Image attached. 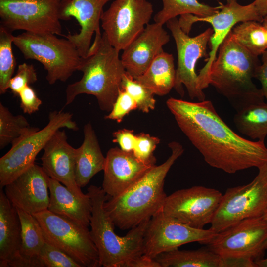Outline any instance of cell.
Returning <instances> with one entry per match:
<instances>
[{
    "instance_id": "6da1fadb",
    "label": "cell",
    "mask_w": 267,
    "mask_h": 267,
    "mask_svg": "<svg viewBox=\"0 0 267 267\" xmlns=\"http://www.w3.org/2000/svg\"><path fill=\"white\" fill-rule=\"evenodd\" d=\"M167 107L183 133L210 166L229 174L267 164L264 142L240 136L223 121L210 100L171 97Z\"/></svg>"
},
{
    "instance_id": "7a4b0ae2",
    "label": "cell",
    "mask_w": 267,
    "mask_h": 267,
    "mask_svg": "<svg viewBox=\"0 0 267 267\" xmlns=\"http://www.w3.org/2000/svg\"><path fill=\"white\" fill-rule=\"evenodd\" d=\"M168 146L172 153L166 161L154 166L121 194L105 201L104 207L115 226L121 230L130 229L163 209L167 196L164 190L165 178L184 152L178 142H171Z\"/></svg>"
},
{
    "instance_id": "3957f363",
    "label": "cell",
    "mask_w": 267,
    "mask_h": 267,
    "mask_svg": "<svg viewBox=\"0 0 267 267\" xmlns=\"http://www.w3.org/2000/svg\"><path fill=\"white\" fill-rule=\"evenodd\" d=\"M119 51L109 43L105 33L95 38L86 57H81L78 71L81 79L68 85L65 90V104H71L80 94L94 96L101 110L110 112L122 89L126 72Z\"/></svg>"
},
{
    "instance_id": "277c9868",
    "label": "cell",
    "mask_w": 267,
    "mask_h": 267,
    "mask_svg": "<svg viewBox=\"0 0 267 267\" xmlns=\"http://www.w3.org/2000/svg\"><path fill=\"white\" fill-rule=\"evenodd\" d=\"M258 56L238 43L231 31L219 48L207 80L237 111L247 105L264 101L261 89L253 82Z\"/></svg>"
},
{
    "instance_id": "5b68a950",
    "label": "cell",
    "mask_w": 267,
    "mask_h": 267,
    "mask_svg": "<svg viewBox=\"0 0 267 267\" xmlns=\"http://www.w3.org/2000/svg\"><path fill=\"white\" fill-rule=\"evenodd\" d=\"M92 202L90 234L98 252L101 266L122 267L131 259L143 254V241L149 219L118 235L104 204L108 196L100 187L90 185L87 192Z\"/></svg>"
},
{
    "instance_id": "8992f818",
    "label": "cell",
    "mask_w": 267,
    "mask_h": 267,
    "mask_svg": "<svg viewBox=\"0 0 267 267\" xmlns=\"http://www.w3.org/2000/svg\"><path fill=\"white\" fill-rule=\"evenodd\" d=\"M51 33L25 32L14 36L13 44L26 59L40 62L47 71L46 79L52 85L66 82L76 71L81 57L69 39L59 38Z\"/></svg>"
},
{
    "instance_id": "52a82bcc",
    "label": "cell",
    "mask_w": 267,
    "mask_h": 267,
    "mask_svg": "<svg viewBox=\"0 0 267 267\" xmlns=\"http://www.w3.org/2000/svg\"><path fill=\"white\" fill-rule=\"evenodd\" d=\"M71 0H0V25L36 34L62 35Z\"/></svg>"
},
{
    "instance_id": "ba28073f",
    "label": "cell",
    "mask_w": 267,
    "mask_h": 267,
    "mask_svg": "<svg viewBox=\"0 0 267 267\" xmlns=\"http://www.w3.org/2000/svg\"><path fill=\"white\" fill-rule=\"evenodd\" d=\"M33 215L41 225L46 242L69 255L81 267L101 266L89 227L48 209Z\"/></svg>"
},
{
    "instance_id": "9c48e42d",
    "label": "cell",
    "mask_w": 267,
    "mask_h": 267,
    "mask_svg": "<svg viewBox=\"0 0 267 267\" xmlns=\"http://www.w3.org/2000/svg\"><path fill=\"white\" fill-rule=\"evenodd\" d=\"M267 208V164L249 183L228 188L211 222L217 233L246 219L262 217Z\"/></svg>"
},
{
    "instance_id": "30bf717a",
    "label": "cell",
    "mask_w": 267,
    "mask_h": 267,
    "mask_svg": "<svg viewBox=\"0 0 267 267\" xmlns=\"http://www.w3.org/2000/svg\"><path fill=\"white\" fill-rule=\"evenodd\" d=\"M70 112L54 110L48 114V122L43 129L32 133L11 145L0 158V187L3 188L33 165L37 155L59 129L78 130Z\"/></svg>"
},
{
    "instance_id": "8fae6325",
    "label": "cell",
    "mask_w": 267,
    "mask_h": 267,
    "mask_svg": "<svg viewBox=\"0 0 267 267\" xmlns=\"http://www.w3.org/2000/svg\"><path fill=\"white\" fill-rule=\"evenodd\" d=\"M263 17L259 13L254 2L246 5L239 4L236 0L227 2L217 13L204 17H200L191 14L180 16L178 20L181 29L188 34L192 25L197 22H205L211 25L213 33L209 44L210 51L208 57L205 59L204 66L198 74V83L199 89L203 90L209 85L207 83L208 75L213 63L216 58L219 48L232 29L237 23L254 20L262 23Z\"/></svg>"
},
{
    "instance_id": "7c38bea8",
    "label": "cell",
    "mask_w": 267,
    "mask_h": 267,
    "mask_svg": "<svg viewBox=\"0 0 267 267\" xmlns=\"http://www.w3.org/2000/svg\"><path fill=\"white\" fill-rule=\"evenodd\" d=\"M267 223L263 217L244 219L217 232L205 245L224 259L254 262L263 258Z\"/></svg>"
},
{
    "instance_id": "4fadbf2b",
    "label": "cell",
    "mask_w": 267,
    "mask_h": 267,
    "mask_svg": "<svg viewBox=\"0 0 267 267\" xmlns=\"http://www.w3.org/2000/svg\"><path fill=\"white\" fill-rule=\"evenodd\" d=\"M166 24L175 40L178 54L174 88L182 97L184 85L191 99L205 100V95L198 86L195 67L200 58L208 57L207 47L213 33V29L208 28L200 34L191 37L181 29L177 17L170 19Z\"/></svg>"
},
{
    "instance_id": "5bb4252c",
    "label": "cell",
    "mask_w": 267,
    "mask_h": 267,
    "mask_svg": "<svg viewBox=\"0 0 267 267\" xmlns=\"http://www.w3.org/2000/svg\"><path fill=\"white\" fill-rule=\"evenodd\" d=\"M153 11L147 0H115L101 18L109 43L118 51L124 50L144 30Z\"/></svg>"
},
{
    "instance_id": "9a60e30c",
    "label": "cell",
    "mask_w": 267,
    "mask_h": 267,
    "mask_svg": "<svg viewBox=\"0 0 267 267\" xmlns=\"http://www.w3.org/2000/svg\"><path fill=\"white\" fill-rule=\"evenodd\" d=\"M214 231L188 226L166 215L161 209L149 220L143 241V254L155 259L159 255L191 242L205 244Z\"/></svg>"
},
{
    "instance_id": "2e32d148",
    "label": "cell",
    "mask_w": 267,
    "mask_h": 267,
    "mask_svg": "<svg viewBox=\"0 0 267 267\" xmlns=\"http://www.w3.org/2000/svg\"><path fill=\"white\" fill-rule=\"evenodd\" d=\"M222 196L218 190L194 186L178 190L167 196L162 210L182 223L203 229L211 223Z\"/></svg>"
},
{
    "instance_id": "e0dca14e",
    "label": "cell",
    "mask_w": 267,
    "mask_h": 267,
    "mask_svg": "<svg viewBox=\"0 0 267 267\" xmlns=\"http://www.w3.org/2000/svg\"><path fill=\"white\" fill-rule=\"evenodd\" d=\"M49 179L42 167L34 164L6 185L4 192L16 208L33 215L48 209Z\"/></svg>"
},
{
    "instance_id": "ac0fdd59",
    "label": "cell",
    "mask_w": 267,
    "mask_h": 267,
    "mask_svg": "<svg viewBox=\"0 0 267 267\" xmlns=\"http://www.w3.org/2000/svg\"><path fill=\"white\" fill-rule=\"evenodd\" d=\"M58 130L48 141L41 158L42 167L48 176L67 187L79 198L88 196L78 185L75 176L76 148L67 141L64 130Z\"/></svg>"
},
{
    "instance_id": "d6986e66",
    "label": "cell",
    "mask_w": 267,
    "mask_h": 267,
    "mask_svg": "<svg viewBox=\"0 0 267 267\" xmlns=\"http://www.w3.org/2000/svg\"><path fill=\"white\" fill-rule=\"evenodd\" d=\"M155 165L141 161L133 152L110 148L105 157L102 188L110 197L121 194L142 178Z\"/></svg>"
},
{
    "instance_id": "ffe728a7",
    "label": "cell",
    "mask_w": 267,
    "mask_h": 267,
    "mask_svg": "<svg viewBox=\"0 0 267 267\" xmlns=\"http://www.w3.org/2000/svg\"><path fill=\"white\" fill-rule=\"evenodd\" d=\"M163 25L148 24L124 50L121 59L126 71L134 79L143 74L170 41Z\"/></svg>"
},
{
    "instance_id": "44dd1931",
    "label": "cell",
    "mask_w": 267,
    "mask_h": 267,
    "mask_svg": "<svg viewBox=\"0 0 267 267\" xmlns=\"http://www.w3.org/2000/svg\"><path fill=\"white\" fill-rule=\"evenodd\" d=\"M111 0H71L68 10L69 18L75 17L81 28L78 33L64 37L72 42L81 57H86L91 46L93 35L102 36L100 29L104 6Z\"/></svg>"
},
{
    "instance_id": "7402d4cb",
    "label": "cell",
    "mask_w": 267,
    "mask_h": 267,
    "mask_svg": "<svg viewBox=\"0 0 267 267\" xmlns=\"http://www.w3.org/2000/svg\"><path fill=\"white\" fill-rule=\"evenodd\" d=\"M49 190L48 210L84 226L89 227L90 225L92 202L88 193L86 197L79 198L61 183L50 178Z\"/></svg>"
},
{
    "instance_id": "603a6c76",
    "label": "cell",
    "mask_w": 267,
    "mask_h": 267,
    "mask_svg": "<svg viewBox=\"0 0 267 267\" xmlns=\"http://www.w3.org/2000/svg\"><path fill=\"white\" fill-rule=\"evenodd\" d=\"M0 190V267H8L18 254L21 243V224L17 209Z\"/></svg>"
},
{
    "instance_id": "cb8c5ba5",
    "label": "cell",
    "mask_w": 267,
    "mask_h": 267,
    "mask_svg": "<svg viewBox=\"0 0 267 267\" xmlns=\"http://www.w3.org/2000/svg\"><path fill=\"white\" fill-rule=\"evenodd\" d=\"M83 132V142L76 148V180L80 188L86 186L94 175L103 170L105 162V157L90 122L84 125Z\"/></svg>"
},
{
    "instance_id": "d4e9b609",
    "label": "cell",
    "mask_w": 267,
    "mask_h": 267,
    "mask_svg": "<svg viewBox=\"0 0 267 267\" xmlns=\"http://www.w3.org/2000/svg\"><path fill=\"white\" fill-rule=\"evenodd\" d=\"M17 210L21 224V246L8 267H42L38 255L45 241L41 225L33 214Z\"/></svg>"
},
{
    "instance_id": "484cf974",
    "label": "cell",
    "mask_w": 267,
    "mask_h": 267,
    "mask_svg": "<svg viewBox=\"0 0 267 267\" xmlns=\"http://www.w3.org/2000/svg\"><path fill=\"white\" fill-rule=\"evenodd\" d=\"M176 73L173 55L163 51L156 57L146 71L135 79L154 94L163 96L174 88Z\"/></svg>"
},
{
    "instance_id": "4316f807",
    "label": "cell",
    "mask_w": 267,
    "mask_h": 267,
    "mask_svg": "<svg viewBox=\"0 0 267 267\" xmlns=\"http://www.w3.org/2000/svg\"><path fill=\"white\" fill-rule=\"evenodd\" d=\"M161 267H223L222 259L207 247L197 250L178 249L155 258Z\"/></svg>"
},
{
    "instance_id": "83f0119b",
    "label": "cell",
    "mask_w": 267,
    "mask_h": 267,
    "mask_svg": "<svg viewBox=\"0 0 267 267\" xmlns=\"http://www.w3.org/2000/svg\"><path fill=\"white\" fill-rule=\"evenodd\" d=\"M233 122L240 133L264 142L267 135V102L260 101L242 107L237 111Z\"/></svg>"
},
{
    "instance_id": "f1b7e54d",
    "label": "cell",
    "mask_w": 267,
    "mask_h": 267,
    "mask_svg": "<svg viewBox=\"0 0 267 267\" xmlns=\"http://www.w3.org/2000/svg\"><path fill=\"white\" fill-rule=\"evenodd\" d=\"M30 125L22 115H14L0 102V149L11 145L24 137L39 130Z\"/></svg>"
},
{
    "instance_id": "f546056e",
    "label": "cell",
    "mask_w": 267,
    "mask_h": 267,
    "mask_svg": "<svg viewBox=\"0 0 267 267\" xmlns=\"http://www.w3.org/2000/svg\"><path fill=\"white\" fill-rule=\"evenodd\" d=\"M163 7L154 16V22L164 25L177 16L191 14L204 17L215 14L222 7H212L199 2L198 0H161Z\"/></svg>"
},
{
    "instance_id": "4dcf8cb0",
    "label": "cell",
    "mask_w": 267,
    "mask_h": 267,
    "mask_svg": "<svg viewBox=\"0 0 267 267\" xmlns=\"http://www.w3.org/2000/svg\"><path fill=\"white\" fill-rule=\"evenodd\" d=\"M261 23L248 20L236 25L231 34L233 39L252 54L259 56L267 49L265 30Z\"/></svg>"
},
{
    "instance_id": "1f68e13d",
    "label": "cell",
    "mask_w": 267,
    "mask_h": 267,
    "mask_svg": "<svg viewBox=\"0 0 267 267\" xmlns=\"http://www.w3.org/2000/svg\"><path fill=\"white\" fill-rule=\"evenodd\" d=\"M14 35L12 32L0 25V94L5 93L13 77L16 62L12 52Z\"/></svg>"
},
{
    "instance_id": "d6a6232c",
    "label": "cell",
    "mask_w": 267,
    "mask_h": 267,
    "mask_svg": "<svg viewBox=\"0 0 267 267\" xmlns=\"http://www.w3.org/2000/svg\"><path fill=\"white\" fill-rule=\"evenodd\" d=\"M122 89L134 98L139 110L148 113L155 108L156 100L154 93L127 72L123 76Z\"/></svg>"
},
{
    "instance_id": "836d02e7",
    "label": "cell",
    "mask_w": 267,
    "mask_h": 267,
    "mask_svg": "<svg viewBox=\"0 0 267 267\" xmlns=\"http://www.w3.org/2000/svg\"><path fill=\"white\" fill-rule=\"evenodd\" d=\"M38 258L42 267H81L69 255L46 241Z\"/></svg>"
},
{
    "instance_id": "e575fe53",
    "label": "cell",
    "mask_w": 267,
    "mask_h": 267,
    "mask_svg": "<svg viewBox=\"0 0 267 267\" xmlns=\"http://www.w3.org/2000/svg\"><path fill=\"white\" fill-rule=\"evenodd\" d=\"M136 137L133 151L135 156L142 162L155 165L156 159L153 152L160 143V139L143 133L136 134Z\"/></svg>"
},
{
    "instance_id": "d590c367",
    "label": "cell",
    "mask_w": 267,
    "mask_h": 267,
    "mask_svg": "<svg viewBox=\"0 0 267 267\" xmlns=\"http://www.w3.org/2000/svg\"><path fill=\"white\" fill-rule=\"evenodd\" d=\"M37 79L34 65L23 63L18 65L16 74L9 81L8 88L14 95H18L26 86L35 83Z\"/></svg>"
},
{
    "instance_id": "8d00e7d4",
    "label": "cell",
    "mask_w": 267,
    "mask_h": 267,
    "mask_svg": "<svg viewBox=\"0 0 267 267\" xmlns=\"http://www.w3.org/2000/svg\"><path fill=\"white\" fill-rule=\"evenodd\" d=\"M136 109L137 106L135 101L127 92L121 89L112 110L104 118L105 119L115 120L120 123L126 115Z\"/></svg>"
},
{
    "instance_id": "74e56055",
    "label": "cell",
    "mask_w": 267,
    "mask_h": 267,
    "mask_svg": "<svg viewBox=\"0 0 267 267\" xmlns=\"http://www.w3.org/2000/svg\"><path fill=\"white\" fill-rule=\"evenodd\" d=\"M20 107L24 113L32 114L39 110L42 104L34 89L30 85L26 86L18 94Z\"/></svg>"
},
{
    "instance_id": "f35d334b",
    "label": "cell",
    "mask_w": 267,
    "mask_h": 267,
    "mask_svg": "<svg viewBox=\"0 0 267 267\" xmlns=\"http://www.w3.org/2000/svg\"><path fill=\"white\" fill-rule=\"evenodd\" d=\"M112 135L114 138L112 141L118 143L122 150L126 152L133 151L136 139L134 130L120 129L113 132Z\"/></svg>"
},
{
    "instance_id": "ab89813d",
    "label": "cell",
    "mask_w": 267,
    "mask_h": 267,
    "mask_svg": "<svg viewBox=\"0 0 267 267\" xmlns=\"http://www.w3.org/2000/svg\"><path fill=\"white\" fill-rule=\"evenodd\" d=\"M261 55L262 64L258 67L254 78L260 81L262 86L261 90L267 102V49Z\"/></svg>"
},
{
    "instance_id": "60d3db41",
    "label": "cell",
    "mask_w": 267,
    "mask_h": 267,
    "mask_svg": "<svg viewBox=\"0 0 267 267\" xmlns=\"http://www.w3.org/2000/svg\"><path fill=\"white\" fill-rule=\"evenodd\" d=\"M122 267H161V266L155 259L142 254L128 261Z\"/></svg>"
},
{
    "instance_id": "b9f144b4",
    "label": "cell",
    "mask_w": 267,
    "mask_h": 267,
    "mask_svg": "<svg viewBox=\"0 0 267 267\" xmlns=\"http://www.w3.org/2000/svg\"><path fill=\"white\" fill-rule=\"evenodd\" d=\"M253 2L262 16L267 15V0H255Z\"/></svg>"
},
{
    "instance_id": "7bdbcfd3",
    "label": "cell",
    "mask_w": 267,
    "mask_h": 267,
    "mask_svg": "<svg viewBox=\"0 0 267 267\" xmlns=\"http://www.w3.org/2000/svg\"><path fill=\"white\" fill-rule=\"evenodd\" d=\"M257 267H267V258H262L255 262Z\"/></svg>"
},
{
    "instance_id": "ee69618b",
    "label": "cell",
    "mask_w": 267,
    "mask_h": 267,
    "mask_svg": "<svg viewBox=\"0 0 267 267\" xmlns=\"http://www.w3.org/2000/svg\"><path fill=\"white\" fill-rule=\"evenodd\" d=\"M262 24L265 30L267 40V15L263 17Z\"/></svg>"
},
{
    "instance_id": "f6af8a7d",
    "label": "cell",
    "mask_w": 267,
    "mask_h": 267,
    "mask_svg": "<svg viewBox=\"0 0 267 267\" xmlns=\"http://www.w3.org/2000/svg\"><path fill=\"white\" fill-rule=\"evenodd\" d=\"M262 217L267 223V208L266 210L265 211V213H264ZM264 248L265 250L267 249V238L266 240L265 241V243L264 244Z\"/></svg>"
},
{
    "instance_id": "bcb514c9",
    "label": "cell",
    "mask_w": 267,
    "mask_h": 267,
    "mask_svg": "<svg viewBox=\"0 0 267 267\" xmlns=\"http://www.w3.org/2000/svg\"><path fill=\"white\" fill-rule=\"evenodd\" d=\"M225 0L226 1V2H229V1H231L232 0Z\"/></svg>"
}]
</instances>
